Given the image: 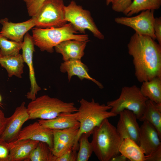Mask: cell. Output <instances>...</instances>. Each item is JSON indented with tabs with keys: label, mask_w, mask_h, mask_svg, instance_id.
Wrapping results in <instances>:
<instances>
[{
	"label": "cell",
	"mask_w": 161,
	"mask_h": 161,
	"mask_svg": "<svg viewBox=\"0 0 161 161\" xmlns=\"http://www.w3.org/2000/svg\"><path fill=\"white\" fill-rule=\"evenodd\" d=\"M34 45L32 36L27 32L24 36L22 42V55L24 62L27 64L29 69L30 87V91L27 93V97L32 100L36 98L37 92L41 89L36 81L33 67V57L35 51Z\"/></svg>",
	"instance_id": "11"
},
{
	"label": "cell",
	"mask_w": 161,
	"mask_h": 161,
	"mask_svg": "<svg viewBox=\"0 0 161 161\" xmlns=\"http://www.w3.org/2000/svg\"><path fill=\"white\" fill-rule=\"evenodd\" d=\"M119 114V118L116 128L120 136L123 139L130 138L139 145L140 127L136 115L132 111L126 109Z\"/></svg>",
	"instance_id": "12"
},
{
	"label": "cell",
	"mask_w": 161,
	"mask_h": 161,
	"mask_svg": "<svg viewBox=\"0 0 161 161\" xmlns=\"http://www.w3.org/2000/svg\"><path fill=\"white\" fill-rule=\"evenodd\" d=\"M64 11L65 20L70 23L78 32L84 34L85 30H88L95 37L104 39V35L97 26L89 11L72 0L65 6Z\"/></svg>",
	"instance_id": "8"
},
{
	"label": "cell",
	"mask_w": 161,
	"mask_h": 161,
	"mask_svg": "<svg viewBox=\"0 0 161 161\" xmlns=\"http://www.w3.org/2000/svg\"><path fill=\"white\" fill-rule=\"evenodd\" d=\"M23 0L26 4L29 16L32 17L37 14L43 3L47 0Z\"/></svg>",
	"instance_id": "29"
},
{
	"label": "cell",
	"mask_w": 161,
	"mask_h": 161,
	"mask_svg": "<svg viewBox=\"0 0 161 161\" xmlns=\"http://www.w3.org/2000/svg\"><path fill=\"white\" fill-rule=\"evenodd\" d=\"M79 127L62 130H53V146L52 151L57 158L73 147Z\"/></svg>",
	"instance_id": "13"
},
{
	"label": "cell",
	"mask_w": 161,
	"mask_h": 161,
	"mask_svg": "<svg viewBox=\"0 0 161 161\" xmlns=\"http://www.w3.org/2000/svg\"><path fill=\"white\" fill-rule=\"evenodd\" d=\"M32 38L35 45L42 52L52 53L54 47L61 42L69 40L88 42L87 34L78 35V32L70 23L58 27L32 29Z\"/></svg>",
	"instance_id": "4"
},
{
	"label": "cell",
	"mask_w": 161,
	"mask_h": 161,
	"mask_svg": "<svg viewBox=\"0 0 161 161\" xmlns=\"http://www.w3.org/2000/svg\"><path fill=\"white\" fill-rule=\"evenodd\" d=\"M148 98L142 94L140 88L135 85L124 86L122 88L118 98L107 102L111 107L110 112L117 115L124 110L133 112L138 120L141 117L145 107Z\"/></svg>",
	"instance_id": "6"
},
{
	"label": "cell",
	"mask_w": 161,
	"mask_h": 161,
	"mask_svg": "<svg viewBox=\"0 0 161 161\" xmlns=\"http://www.w3.org/2000/svg\"><path fill=\"white\" fill-rule=\"evenodd\" d=\"M2 27L0 34L7 39L18 42H22L24 36L28 31L35 26L32 18L26 21L17 23L9 22L5 18L1 19Z\"/></svg>",
	"instance_id": "16"
},
{
	"label": "cell",
	"mask_w": 161,
	"mask_h": 161,
	"mask_svg": "<svg viewBox=\"0 0 161 161\" xmlns=\"http://www.w3.org/2000/svg\"><path fill=\"white\" fill-rule=\"evenodd\" d=\"M161 0H132L130 5L122 13L126 16H131L141 11L159 9Z\"/></svg>",
	"instance_id": "25"
},
{
	"label": "cell",
	"mask_w": 161,
	"mask_h": 161,
	"mask_svg": "<svg viewBox=\"0 0 161 161\" xmlns=\"http://www.w3.org/2000/svg\"><path fill=\"white\" fill-rule=\"evenodd\" d=\"M29 120L25 103L22 102L16 108L13 114L8 117L7 122L1 138L9 143L16 140L24 124Z\"/></svg>",
	"instance_id": "10"
},
{
	"label": "cell",
	"mask_w": 161,
	"mask_h": 161,
	"mask_svg": "<svg viewBox=\"0 0 161 161\" xmlns=\"http://www.w3.org/2000/svg\"><path fill=\"white\" fill-rule=\"evenodd\" d=\"M56 158L47 143L39 142L26 161H56Z\"/></svg>",
	"instance_id": "26"
},
{
	"label": "cell",
	"mask_w": 161,
	"mask_h": 161,
	"mask_svg": "<svg viewBox=\"0 0 161 161\" xmlns=\"http://www.w3.org/2000/svg\"><path fill=\"white\" fill-rule=\"evenodd\" d=\"M38 121L44 126L52 129L62 130L80 126L79 123L76 119V112H63L53 119H39Z\"/></svg>",
	"instance_id": "20"
},
{
	"label": "cell",
	"mask_w": 161,
	"mask_h": 161,
	"mask_svg": "<svg viewBox=\"0 0 161 161\" xmlns=\"http://www.w3.org/2000/svg\"><path fill=\"white\" fill-rule=\"evenodd\" d=\"M154 10H147L133 16L117 17L114 21L117 24L130 27L140 34L149 36L155 40L154 24Z\"/></svg>",
	"instance_id": "9"
},
{
	"label": "cell",
	"mask_w": 161,
	"mask_h": 161,
	"mask_svg": "<svg viewBox=\"0 0 161 161\" xmlns=\"http://www.w3.org/2000/svg\"><path fill=\"white\" fill-rule=\"evenodd\" d=\"M127 48L133 58L135 75L139 82L161 78V45L149 36L135 32Z\"/></svg>",
	"instance_id": "1"
},
{
	"label": "cell",
	"mask_w": 161,
	"mask_h": 161,
	"mask_svg": "<svg viewBox=\"0 0 161 161\" xmlns=\"http://www.w3.org/2000/svg\"><path fill=\"white\" fill-rule=\"evenodd\" d=\"M142 83L140 89L142 95L156 103H161V78L156 77Z\"/></svg>",
	"instance_id": "24"
},
{
	"label": "cell",
	"mask_w": 161,
	"mask_h": 161,
	"mask_svg": "<svg viewBox=\"0 0 161 161\" xmlns=\"http://www.w3.org/2000/svg\"><path fill=\"white\" fill-rule=\"evenodd\" d=\"M39 141L30 139L16 140L8 143L9 161H26Z\"/></svg>",
	"instance_id": "19"
},
{
	"label": "cell",
	"mask_w": 161,
	"mask_h": 161,
	"mask_svg": "<svg viewBox=\"0 0 161 161\" xmlns=\"http://www.w3.org/2000/svg\"><path fill=\"white\" fill-rule=\"evenodd\" d=\"M1 96L0 95V102L1 101Z\"/></svg>",
	"instance_id": "38"
},
{
	"label": "cell",
	"mask_w": 161,
	"mask_h": 161,
	"mask_svg": "<svg viewBox=\"0 0 161 161\" xmlns=\"http://www.w3.org/2000/svg\"><path fill=\"white\" fill-rule=\"evenodd\" d=\"M139 120L150 123L156 128L161 137V103L147 100L144 112Z\"/></svg>",
	"instance_id": "21"
},
{
	"label": "cell",
	"mask_w": 161,
	"mask_h": 161,
	"mask_svg": "<svg viewBox=\"0 0 161 161\" xmlns=\"http://www.w3.org/2000/svg\"><path fill=\"white\" fill-rule=\"evenodd\" d=\"M2 57V55H1V53H0V58L1 57Z\"/></svg>",
	"instance_id": "39"
},
{
	"label": "cell",
	"mask_w": 161,
	"mask_h": 161,
	"mask_svg": "<svg viewBox=\"0 0 161 161\" xmlns=\"http://www.w3.org/2000/svg\"><path fill=\"white\" fill-rule=\"evenodd\" d=\"M92 134L93 152L100 161H110L120 154L119 148L123 139L108 118L96 127Z\"/></svg>",
	"instance_id": "2"
},
{
	"label": "cell",
	"mask_w": 161,
	"mask_h": 161,
	"mask_svg": "<svg viewBox=\"0 0 161 161\" xmlns=\"http://www.w3.org/2000/svg\"><path fill=\"white\" fill-rule=\"evenodd\" d=\"M9 154L8 143L0 137V161H9Z\"/></svg>",
	"instance_id": "31"
},
{
	"label": "cell",
	"mask_w": 161,
	"mask_h": 161,
	"mask_svg": "<svg viewBox=\"0 0 161 161\" xmlns=\"http://www.w3.org/2000/svg\"><path fill=\"white\" fill-rule=\"evenodd\" d=\"M127 160L126 157L119 154L113 157L110 161H126Z\"/></svg>",
	"instance_id": "36"
},
{
	"label": "cell",
	"mask_w": 161,
	"mask_h": 161,
	"mask_svg": "<svg viewBox=\"0 0 161 161\" xmlns=\"http://www.w3.org/2000/svg\"><path fill=\"white\" fill-rule=\"evenodd\" d=\"M113 0H106V5H108L111 4Z\"/></svg>",
	"instance_id": "37"
},
{
	"label": "cell",
	"mask_w": 161,
	"mask_h": 161,
	"mask_svg": "<svg viewBox=\"0 0 161 161\" xmlns=\"http://www.w3.org/2000/svg\"><path fill=\"white\" fill-rule=\"evenodd\" d=\"M28 139L45 143L52 149L53 146V130L36 121L21 129L16 140Z\"/></svg>",
	"instance_id": "14"
},
{
	"label": "cell",
	"mask_w": 161,
	"mask_h": 161,
	"mask_svg": "<svg viewBox=\"0 0 161 161\" xmlns=\"http://www.w3.org/2000/svg\"><path fill=\"white\" fill-rule=\"evenodd\" d=\"M0 33V53L2 57L16 55L21 49L22 42L10 41Z\"/></svg>",
	"instance_id": "28"
},
{
	"label": "cell",
	"mask_w": 161,
	"mask_h": 161,
	"mask_svg": "<svg viewBox=\"0 0 161 161\" xmlns=\"http://www.w3.org/2000/svg\"><path fill=\"white\" fill-rule=\"evenodd\" d=\"M161 147L148 155H145V161H161Z\"/></svg>",
	"instance_id": "34"
},
{
	"label": "cell",
	"mask_w": 161,
	"mask_h": 161,
	"mask_svg": "<svg viewBox=\"0 0 161 161\" xmlns=\"http://www.w3.org/2000/svg\"><path fill=\"white\" fill-rule=\"evenodd\" d=\"M132 0H113L111 3L112 9L117 12L123 13L130 5Z\"/></svg>",
	"instance_id": "30"
},
{
	"label": "cell",
	"mask_w": 161,
	"mask_h": 161,
	"mask_svg": "<svg viewBox=\"0 0 161 161\" xmlns=\"http://www.w3.org/2000/svg\"><path fill=\"white\" fill-rule=\"evenodd\" d=\"M120 154L131 161H145L144 152L140 146L129 138L124 139L119 148Z\"/></svg>",
	"instance_id": "23"
},
{
	"label": "cell",
	"mask_w": 161,
	"mask_h": 161,
	"mask_svg": "<svg viewBox=\"0 0 161 161\" xmlns=\"http://www.w3.org/2000/svg\"><path fill=\"white\" fill-rule=\"evenodd\" d=\"M60 70L62 73H67L68 80L70 81L72 77L77 76L81 80L86 79L94 82L100 89L103 88L100 82L92 78L89 75L88 67L79 59H71L64 61L60 66Z\"/></svg>",
	"instance_id": "17"
},
{
	"label": "cell",
	"mask_w": 161,
	"mask_h": 161,
	"mask_svg": "<svg viewBox=\"0 0 161 161\" xmlns=\"http://www.w3.org/2000/svg\"><path fill=\"white\" fill-rule=\"evenodd\" d=\"M7 119L8 117H5L4 113L0 109V137L5 129Z\"/></svg>",
	"instance_id": "35"
},
{
	"label": "cell",
	"mask_w": 161,
	"mask_h": 161,
	"mask_svg": "<svg viewBox=\"0 0 161 161\" xmlns=\"http://www.w3.org/2000/svg\"><path fill=\"white\" fill-rule=\"evenodd\" d=\"M80 106L76 112L77 120L80 123L78 134L75 138L73 149L78 150V140L83 133L92 134L93 130L105 119L117 115L109 112L111 107L104 104H100L94 99L89 101L82 98L80 101Z\"/></svg>",
	"instance_id": "3"
},
{
	"label": "cell",
	"mask_w": 161,
	"mask_h": 161,
	"mask_svg": "<svg viewBox=\"0 0 161 161\" xmlns=\"http://www.w3.org/2000/svg\"><path fill=\"white\" fill-rule=\"evenodd\" d=\"M77 154V151L72 148L57 157L56 161H76Z\"/></svg>",
	"instance_id": "32"
},
{
	"label": "cell",
	"mask_w": 161,
	"mask_h": 161,
	"mask_svg": "<svg viewBox=\"0 0 161 161\" xmlns=\"http://www.w3.org/2000/svg\"><path fill=\"white\" fill-rule=\"evenodd\" d=\"M63 0H47L37 14L32 17L35 26L41 28L58 27L67 22L65 19Z\"/></svg>",
	"instance_id": "7"
},
{
	"label": "cell",
	"mask_w": 161,
	"mask_h": 161,
	"mask_svg": "<svg viewBox=\"0 0 161 161\" xmlns=\"http://www.w3.org/2000/svg\"><path fill=\"white\" fill-rule=\"evenodd\" d=\"M87 42L75 40L64 41L55 47L56 52L61 54L64 61L71 59L81 60L84 55Z\"/></svg>",
	"instance_id": "18"
},
{
	"label": "cell",
	"mask_w": 161,
	"mask_h": 161,
	"mask_svg": "<svg viewBox=\"0 0 161 161\" xmlns=\"http://www.w3.org/2000/svg\"><path fill=\"white\" fill-rule=\"evenodd\" d=\"M27 109L29 120H50L63 112L74 113L78 111L73 102H64L47 95L32 100L28 104Z\"/></svg>",
	"instance_id": "5"
},
{
	"label": "cell",
	"mask_w": 161,
	"mask_h": 161,
	"mask_svg": "<svg viewBox=\"0 0 161 161\" xmlns=\"http://www.w3.org/2000/svg\"><path fill=\"white\" fill-rule=\"evenodd\" d=\"M143 122L140 127L139 145L147 155L161 147V137L152 124L147 121Z\"/></svg>",
	"instance_id": "15"
},
{
	"label": "cell",
	"mask_w": 161,
	"mask_h": 161,
	"mask_svg": "<svg viewBox=\"0 0 161 161\" xmlns=\"http://www.w3.org/2000/svg\"><path fill=\"white\" fill-rule=\"evenodd\" d=\"M154 30L158 43L161 45V17H156L154 24Z\"/></svg>",
	"instance_id": "33"
},
{
	"label": "cell",
	"mask_w": 161,
	"mask_h": 161,
	"mask_svg": "<svg viewBox=\"0 0 161 161\" xmlns=\"http://www.w3.org/2000/svg\"><path fill=\"white\" fill-rule=\"evenodd\" d=\"M91 135L89 133H84L79 137L76 161H88L91 157L93 152L92 144L88 140Z\"/></svg>",
	"instance_id": "27"
},
{
	"label": "cell",
	"mask_w": 161,
	"mask_h": 161,
	"mask_svg": "<svg viewBox=\"0 0 161 161\" xmlns=\"http://www.w3.org/2000/svg\"><path fill=\"white\" fill-rule=\"evenodd\" d=\"M24 61L22 55H12L0 58V64L6 70L8 76H13L22 78L24 73Z\"/></svg>",
	"instance_id": "22"
}]
</instances>
